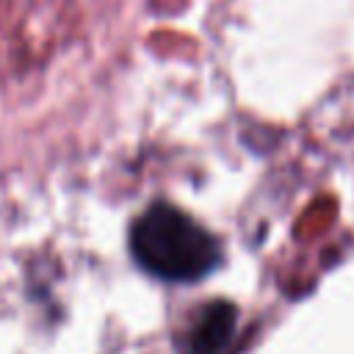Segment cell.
Masks as SVG:
<instances>
[{
  "label": "cell",
  "mask_w": 354,
  "mask_h": 354,
  "mask_svg": "<svg viewBox=\"0 0 354 354\" xmlns=\"http://www.w3.org/2000/svg\"><path fill=\"white\" fill-rule=\"evenodd\" d=\"M238 326V310L230 301L205 304L185 332V354H221Z\"/></svg>",
  "instance_id": "2"
},
{
  "label": "cell",
  "mask_w": 354,
  "mask_h": 354,
  "mask_svg": "<svg viewBox=\"0 0 354 354\" xmlns=\"http://www.w3.org/2000/svg\"><path fill=\"white\" fill-rule=\"evenodd\" d=\"M130 254L147 274L166 282H196L221 263L216 235L169 202L149 205L133 221Z\"/></svg>",
  "instance_id": "1"
}]
</instances>
